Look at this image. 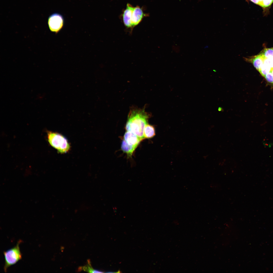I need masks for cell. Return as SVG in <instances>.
Listing matches in <instances>:
<instances>
[{"label": "cell", "mask_w": 273, "mask_h": 273, "mask_svg": "<svg viewBox=\"0 0 273 273\" xmlns=\"http://www.w3.org/2000/svg\"><path fill=\"white\" fill-rule=\"evenodd\" d=\"M150 116L144 108L132 107L129 111L126 124V131L134 133L142 140L144 139V129L148 123Z\"/></svg>", "instance_id": "1"}, {"label": "cell", "mask_w": 273, "mask_h": 273, "mask_svg": "<svg viewBox=\"0 0 273 273\" xmlns=\"http://www.w3.org/2000/svg\"><path fill=\"white\" fill-rule=\"evenodd\" d=\"M47 139L50 145L61 154L66 153L71 149V145L68 140L60 133L48 131Z\"/></svg>", "instance_id": "2"}, {"label": "cell", "mask_w": 273, "mask_h": 273, "mask_svg": "<svg viewBox=\"0 0 273 273\" xmlns=\"http://www.w3.org/2000/svg\"><path fill=\"white\" fill-rule=\"evenodd\" d=\"M21 242L19 241L16 245L9 250L4 252L5 258L4 270L6 272L8 267L17 262L21 258V255L20 251L19 245Z\"/></svg>", "instance_id": "3"}, {"label": "cell", "mask_w": 273, "mask_h": 273, "mask_svg": "<svg viewBox=\"0 0 273 273\" xmlns=\"http://www.w3.org/2000/svg\"><path fill=\"white\" fill-rule=\"evenodd\" d=\"M64 22L63 16L58 13L52 14L48 19V23L50 31L56 34L57 33L62 29Z\"/></svg>", "instance_id": "4"}, {"label": "cell", "mask_w": 273, "mask_h": 273, "mask_svg": "<svg viewBox=\"0 0 273 273\" xmlns=\"http://www.w3.org/2000/svg\"><path fill=\"white\" fill-rule=\"evenodd\" d=\"M149 15V14L144 13L142 8L139 6L134 7L131 18L132 28L138 25L144 17Z\"/></svg>", "instance_id": "5"}, {"label": "cell", "mask_w": 273, "mask_h": 273, "mask_svg": "<svg viewBox=\"0 0 273 273\" xmlns=\"http://www.w3.org/2000/svg\"><path fill=\"white\" fill-rule=\"evenodd\" d=\"M243 58L244 60L246 62L252 63L258 71L263 64L264 60L265 59L260 54L255 56Z\"/></svg>", "instance_id": "6"}, {"label": "cell", "mask_w": 273, "mask_h": 273, "mask_svg": "<svg viewBox=\"0 0 273 273\" xmlns=\"http://www.w3.org/2000/svg\"><path fill=\"white\" fill-rule=\"evenodd\" d=\"M123 139L129 145L136 148L142 140L134 133L127 131L124 135Z\"/></svg>", "instance_id": "7"}, {"label": "cell", "mask_w": 273, "mask_h": 273, "mask_svg": "<svg viewBox=\"0 0 273 273\" xmlns=\"http://www.w3.org/2000/svg\"><path fill=\"white\" fill-rule=\"evenodd\" d=\"M134 8L131 5L127 3L126 9L123 11L122 16L123 23L128 28H132L131 18Z\"/></svg>", "instance_id": "8"}, {"label": "cell", "mask_w": 273, "mask_h": 273, "mask_svg": "<svg viewBox=\"0 0 273 273\" xmlns=\"http://www.w3.org/2000/svg\"><path fill=\"white\" fill-rule=\"evenodd\" d=\"M136 148L135 147L128 144L124 139L122 141L121 145V149L122 150L127 154L128 158L131 157Z\"/></svg>", "instance_id": "9"}, {"label": "cell", "mask_w": 273, "mask_h": 273, "mask_svg": "<svg viewBox=\"0 0 273 273\" xmlns=\"http://www.w3.org/2000/svg\"><path fill=\"white\" fill-rule=\"evenodd\" d=\"M155 135V129L154 126L148 123L147 124L144 130L143 135L144 139L151 138Z\"/></svg>", "instance_id": "10"}, {"label": "cell", "mask_w": 273, "mask_h": 273, "mask_svg": "<svg viewBox=\"0 0 273 273\" xmlns=\"http://www.w3.org/2000/svg\"><path fill=\"white\" fill-rule=\"evenodd\" d=\"M254 3L264 8L270 6L273 3V0H250Z\"/></svg>", "instance_id": "11"}, {"label": "cell", "mask_w": 273, "mask_h": 273, "mask_svg": "<svg viewBox=\"0 0 273 273\" xmlns=\"http://www.w3.org/2000/svg\"><path fill=\"white\" fill-rule=\"evenodd\" d=\"M259 54L265 58L273 57V47L264 49L261 51Z\"/></svg>", "instance_id": "12"}, {"label": "cell", "mask_w": 273, "mask_h": 273, "mask_svg": "<svg viewBox=\"0 0 273 273\" xmlns=\"http://www.w3.org/2000/svg\"><path fill=\"white\" fill-rule=\"evenodd\" d=\"M271 68L268 65L263 63L259 71L261 75L264 77L268 73L271 71Z\"/></svg>", "instance_id": "13"}, {"label": "cell", "mask_w": 273, "mask_h": 273, "mask_svg": "<svg viewBox=\"0 0 273 273\" xmlns=\"http://www.w3.org/2000/svg\"><path fill=\"white\" fill-rule=\"evenodd\" d=\"M264 77L268 83L273 84V74L271 71L267 73Z\"/></svg>", "instance_id": "14"}, {"label": "cell", "mask_w": 273, "mask_h": 273, "mask_svg": "<svg viewBox=\"0 0 273 273\" xmlns=\"http://www.w3.org/2000/svg\"><path fill=\"white\" fill-rule=\"evenodd\" d=\"M264 63L269 66L272 69H273V57L265 58Z\"/></svg>", "instance_id": "15"}, {"label": "cell", "mask_w": 273, "mask_h": 273, "mask_svg": "<svg viewBox=\"0 0 273 273\" xmlns=\"http://www.w3.org/2000/svg\"><path fill=\"white\" fill-rule=\"evenodd\" d=\"M271 71L272 73V74H273V69H272Z\"/></svg>", "instance_id": "16"}]
</instances>
